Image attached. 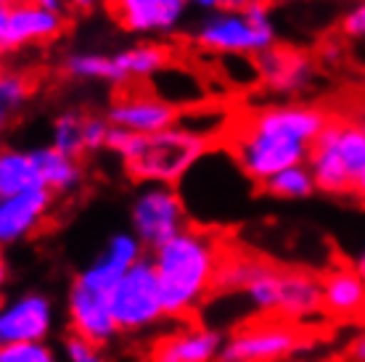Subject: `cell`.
<instances>
[{
	"label": "cell",
	"instance_id": "1",
	"mask_svg": "<svg viewBox=\"0 0 365 362\" xmlns=\"http://www.w3.org/2000/svg\"><path fill=\"white\" fill-rule=\"evenodd\" d=\"M331 114L312 103H275L233 125L228 151L249 180L262 185L281 170L307 164Z\"/></svg>",
	"mask_w": 365,
	"mask_h": 362
},
{
	"label": "cell",
	"instance_id": "2",
	"mask_svg": "<svg viewBox=\"0 0 365 362\" xmlns=\"http://www.w3.org/2000/svg\"><path fill=\"white\" fill-rule=\"evenodd\" d=\"M225 254L228 252L215 230L196 225H188L148 254L167 320H185L207 301Z\"/></svg>",
	"mask_w": 365,
	"mask_h": 362
},
{
	"label": "cell",
	"instance_id": "3",
	"mask_svg": "<svg viewBox=\"0 0 365 362\" xmlns=\"http://www.w3.org/2000/svg\"><path fill=\"white\" fill-rule=\"evenodd\" d=\"M215 289L236 291L255 312L294 326L323 312L320 278L304 270H281L247 254H225Z\"/></svg>",
	"mask_w": 365,
	"mask_h": 362
},
{
	"label": "cell",
	"instance_id": "4",
	"mask_svg": "<svg viewBox=\"0 0 365 362\" xmlns=\"http://www.w3.org/2000/svg\"><path fill=\"white\" fill-rule=\"evenodd\" d=\"M106 151L117 156L130 177L140 185H178L210 151V140L182 125L154 135H135L111 127Z\"/></svg>",
	"mask_w": 365,
	"mask_h": 362
},
{
	"label": "cell",
	"instance_id": "5",
	"mask_svg": "<svg viewBox=\"0 0 365 362\" xmlns=\"http://www.w3.org/2000/svg\"><path fill=\"white\" fill-rule=\"evenodd\" d=\"M193 40L204 51L217 56H249L257 58L275 48V24L267 0H255L241 9L210 11L196 24Z\"/></svg>",
	"mask_w": 365,
	"mask_h": 362
},
{
	"label": "cell",
	"instance_id": "6",
	"mask_svg": "<svg viewBox=\"0 0 365 362\" xmlns=\"http://www.w3.org/2000/svg\"><path fill=\"white\" fill-rule=\"evenodd\" d=\"M315 188L331 196L352 193L365 167V125L360 119H336L323 127L307 156Z\"/></svg>",
	"mask_w": 365,
	"mask_h": 362
},
{
	"label": "cell",
	"instance_id": "7",
	"mask_svg": "<svg viewBox=\"0 0 365 362\" xmlns=\"http://www.w3.org/2000/svg\"><path fill=\"white\" fill-rule=\"evenodd\" d=\"M170 63V51L159 43H140L122 51H74L64 58V74L77 82H128L154 80Z\"/></svg>",
	"mask_w": 365,
	"mask_h": 362
},
{
	"label": "cell",
	"instance_id": "8",
	"mask_svg": "<svg viewBox=\"0 0 365 362\" xmlns=\"http://www.w3.org/2000/svg\"><path fill=\"white\" fill-rule=\"evenodd\" d=\"M111 315L119 333H143L167 320L159 281L148 257L130 267L111 291Z\"/></svg>",
	"mask_w": 365,
	"mask_h": 362
},
{
	"label": "cell",
	"instance_id": "9",
	"mask_svg": "<svg viewBox=\"0 0 365 362\" xmlns=\"http://www.w3.org/2000/svg\"><path fill=\"white\" fill-rule=\"evenodd\" d=\"M191 225V212L175 185H143L130 204V233L154 252Z\"/></svg>",
	"mask_w": 365,
	"mask_h": 362
},
{
	"label": "cell",
	"instance_id": "10",
	"mask_svg": "<svg viewBox=\"0 0 365 362\" xmlns=\"http://www.w3.org/2000/svg\"><path fill=\"white\" fill-rule=\"evenodd\" d=\"M304 346L299 326L286 320H257L238 328L222 341L217 362H283Z\"/></svg>",
	"mask_w": 365,
	"mask_h": 362
},
{
	"label": "cell",
	"instance_id": "11",
	"mask_svg": "<svg viewBox=\"0 0 365 362\" xmlns=\"http://www.w3.org/2000/svg\"><path fill=\"white\" fill-rule=\"evenodd\" d=\"M114 24L138 37H167L188 14V0H103Z\"/></svg>",
	"mask_w": 365,
	"mask_h": 362
},
{
	"label": "cell",
	"instance_id": "12",
	"mask_svg": "<svg viewBox=\"0 0 365 362\" xmlns=\"http://www.w3.org/2000/svg\"><path fill=\"white\" fill-rule=\"evenodd\" d=\"M56 326L53 301L46 294H24L0 304V344L48 341Z\"/></svg>",
	"mask_w": 365,
	"mask_h": 362
},
{
	"label": "cell",
	"instance_id": "13",
	"mask_svg": "<svg viewBox=\"0 0 365 362\" xmlns=\"http://www.w3.org/2000/svg\"><path fill=\"white\" fill-rule=\"evenodd\" d=\"M143 257H146V246L140 244L130 230H119V233L109 236L103 249L96 254V259L77 272L74 283L111 296V291L117 289V283L125 278V272L130 267H135Z\"/></svg>",
	"mask_w": 365,
	"mask_h": 362
},
{
	"label": "cell",
	"instance_id": "14",
	"mask_svg": "<svg viewBox=\"0 0 365 362\" xmlns=\"http://www.w3.org/2000/svg\"><path fill=\"white\" fill-rule=\"evenodd\" d=\"M111 127L125 130V133H135V135H154L162 130L178 125V109L173 103L162 100L156 93L151 90H133L122 93L119 98H114V103L106 111Z\"/></svg>",
	"mask_w": 365,
	"mask_h": 362
},
{
	"label": "cell",
	"instance_id": "15",
	"mask_svg": "<svg viewBox=\"0 0 365 362\" xmlns=\"http://www.w3.org/2000/svg\"><path fill=\"white\" fill-rule=\"evenodd\" d=\"M66 320H69V331L91 344L109 346L119 336V328L111 315L109 294H98L74 281L66 296Z\"/></svg>",
	"mask_w": 365,
	"mask_h": 362
},
{
	"label": "cell",
	"instance_id": "16",
	"mask_svg": "<svg viewBox=\"0 0 365 362\" xmlns=\"http://www.w3.org/2000/svg\"><path fill=\"white\" fill-rule=\"evenodd\" d=\"M53 207V193L46 188L27 190L19 196L0 199V249L24 244L46 225Z\"/></svg>",
	"mask_w": 365,
	"mask_h": 362
},
{
	"label": "cell",
	"instance_id": "17",
	"mask_svg": "<svg viewBox=\"0 0 365 362\" xmlns=\"http://www.w3.org/2000/svg\"><path fill=\"white\" fill-rule=\"evenodd\" d=\"M66 16L24 0L9 9V32H6V53L24 48L48 46L64 35Z\"/></svg>",
	"mask_w": 365,
	"mask_h": 362
},
{
	"label": "cell",
	"instance_id": "18",
	"mask_svg": "<svg viewBox=\"0 0 365 362\" xmlns=\"http://www.w3.org/2000/svg\"><path fill=\"white\" fill-rule=\"evenodd\" d=\"M222 341L210 326H182L156 341L151 362H217Z\"/></svg>",
	"mask_w": 365,
	"mask_h": 362
},
{
	"label": "cell",
	"instance_id": "19",
	"mask_svg": "<svg viewBox=\"0 0 365 362\" xmlns=\"http://www.w3.org/2000/svg\"><path fill=\"white\" fill-rule=\"evenodd\" d=\"M257 69H259V82H265L278 95L302 93L304 88H310L315 77V66L307 56L278 46L257 56Z\"/></svg>",
	"mask_w": 365,
	"mask_h": 362
},
{
	"label": "cell",
	"instance_id": "20",
	"mask_svg": "<svg viewBox=\"0 0 365 362\" xmlns=\"http://www.w3.org/2000/svg\"><path fill=\"white\" fill-rule=\"evenodd\" d=\"M320 307L334 320H357L365 307V278L355 264L331 267L320 278Z\"/></svg>",
	"mask_w": 365,
	"mask_h": 362
},
{
	"label": "cell",
	"instance_id": "21",
	"mask_svg": "<svg viewBox=\"0 0 365 362\" xmlns=\"http://www.w3.org/2000/svg\"><path fill=\"white\" fill-rule=\"evenodd\" d=\"M32 154H35V164L37 172H40V180H43V188L51 190L53 196L69 193V190L80 185V180H83L80 159H72V156L56 151L53 145L32 148Z\"/></svg>",
	"mask_w": 365,
	"mask_h": 362
},
{
	"label": "cell",
	"instance_id": "22",
	"mask_svg": "<svg viewBox=\"0 0 365 362\" xmlns=\"http://www.w3.org/2000/svg\"><path fill=\"white\" fill-rule=\"evenodd\" d=\"M40 188L43 180L37 172L35 154L19 148H0V199Z\"/></svg>",
	"mask_w": 365,
	"mask_h": 362
},
{
	"label": "cell",
	"instance_id": "23",
	"mask_svg": "<svg viewBox=\"0 0 365 362\" xmlns=\"http://www.w3.org/2000/svg\"><path fill=\"white\" fill-rule=\"evenodd\" d=\"M35 85L24 72L0 66V135L16 125L24 114Z\"/></svg>",
	"mask_w": 365,
	"mask_h": 362
},
{
	"label": "cell",
	"instance_id": "24",
	"mask_svg": "<svg viewBox=\"0 0 365 362\" xmlns=\"http://www.w3.org/2000/svg\"><path fill=\"white\" fill-rule=\"evenodd\" d=\"M85 122H88V111H61L53 119L51 127V143L56 151L72 156V159H83L88 154V143H85Z\"/></svg>",
	"mask_w": 365,
	"mask_h": 362
},
{
	"label": "cell",
	"instance_id": "25",
	"mask_svg": "<svg viewBox=\"0 0 365 362\" xmlns=\"http://www.w3.org/2000/svg\"><path fill=\"white\" fill-rule=\"evenodd\" d=\"M262 190H265L267 196H275V199L299 201V199L312 196L318 188H315L310 167H307V164H297V167L281 170V172L273 175L270 180L262 182Z\"/></svg>",
	"mask_w": 365,
	"mask_h": 362
},
{
	"label": "cell",
	"instance_id": "26",
	"mask_svg": "<svg viewBox=\"0 0 365 362\" xmlns=\"http://www.w3.org/2000/svg\"><path fill=\"white\" fill-rule=\"evenodd\" d=\"M0 362H61V357L48 341H27L0 344Z\"/></svg>",
	"mask_w": 365,
	"mask_h": 362
},
{
	"label": "cell",
	"instance_id": "27",
	"mask_svg": "<svg viewBox=\"0 0 365 362\" xmlns=\"http://www.w3.org/2000/svg\"><path fill=\"white\" fill-rule=\"evenodd\" d=\"M61 362H109V357L103 354V346L69 333L61 344Z\"/></svg>",
	"mask_w": 365,
	"mask_h": 362
},
{
	"label": "cell",
	"instance_id": "28",
	"mask_svg": "<svg viewBox=\"0 0 365 362\" xmlns=\"http://www.w3.org/2000/svg\"><path fill=\"white\" fill-rule=\"evenodd\" d=\"M111 135V125L106 114H88V122H85V143H88V154L93 151H103L109 145Z\"/></svg>",
	"mask_w": 365,
	"mask_h": 362
},
{
	"label": "cell",
	"instance_id": "29",
	"mask_svg": "<svg viewBox=\"0 0 365 362\" xmlns=\"http://www.w3.org/2000/svg\"><path fill=\"white\" fill-rule=\"evenodd\" d=\"M341 35L347 40H355V43H365V0L355 3L341 16Z\"/></svg>",
	"mask_w": 365,
	"mask_h": 362
},
{
	"label": "cell",
	"instance_id": "30",
	"mask_svg": "<svg viewBox=\"0 0 365 362\" xmlns=\"http://www.w3.org/2000/svg\"><path fill=\"white\" fill-rule=\"evenodd\" d=\"M188 6L201 11H220V9H241L238 0H188Z\"/></svg>",
	"mask_w": 365,
	"mask_h": 362
},
{
	"label": "cell",
	"instance_id": "31",
	"mask_svg": "<svg viewBox=\"0 0 365 362\" xmlns=\"http://www.w3.org/2000/svg\"><path fill=\"white\" fill-rule=\"evenodd\" d=\"M347 357H349V362H365V328L349 341Z\"/></svg>",
	"mask_w": 365,
	"mask_h": 362
},
{
	"label": "cell",
	"instance_id": "32",
	"mask_svg": "<svg viewBox=\"0 0 365 362\" xmlns=\"http://www.w3.org/2000/svg\"><path fill=\"white\" fill-rule=\"evenodd\" d=\"M64 6V14H85L98 6V0H61Z\"/></svg>",
	"mask_w": 365,
	"mask_h": 362
},
{
	"label": "cell",
	"instance_id": "33",
	"mask_svg": "<svg viewBox=\"0 0 365 362\" xmlns=\"http://www.w3.org/2000/svg\"><path fill=\"white\" fill-rule=\"evenodd\" d=\"M6 32H9V9L0 6V56L6 53Z\"/></svg>",
	"mask_w": 365,
	"mask_h": 362
},
{
	"label": "cell",
	"instance_id": "34",
	"mask_svg": "<svg viewBox=\"0 0 365 362\" xmlns=\"http://www.w3.org/2000/svg\"><path fill=\"white\" fill-rule=\"evenodd\" d=\"M352 196H355L357 201H363V204H365V167H363V172L357 175L355 185H352Z\"/></svg>",
	"mask_w": 365,
	"mask_h": 362
},
{
	"label": "cell",
	"instance_id": "35",
	"mask_svg": "<svg viewBox=\"0 0 365 362\" xmlns=\"http://www.w3.org/2000/svg\"><path fill=\"white\" fill-rule=\"evenodd\" d=\"M6 283H9V264H6V254L0 249V296L6 291Z\"/></svg>",
	"mask_w": 365,
	"mask_h": 362
},
{
	"label": "cell",
	"instance_id": "36",
	"mask_svg": "<svg viewBox=\"0 0 365 362\" xmlns=\"http://www.w3.org/2000/svg\"><path fill=\"white\" fill-rule=\"evenodd\" d=\"M355 270L360 272V275H363V278H365V252L360 254V257H357V262H355Z\"/></svg>",
	"mask_w": 365,
	"mask_h": 362
},
{
	"label": "cell",
	"instance_id": "37",
	"mask_svg": "<svg viewBox=\"0 0 365 362\" xmlns=\"http://www.w3.org/2000/svg\"><path fill=\"white\" fill-rule=\"evenodd\" d=\"M19 3H24V0H0V6H6V9H11V6H19Z\"/></svg>",
	"mask_w": 365,
	"mask_h": 362
},
{
	"label": "cell",
	"instance_id": "38",
	"mask_svg": "<svg viewBox=\"0 0 365 362\" xmlns=\"http://www.w3.org/2000/svg\"><path fill=\"white\" fill-rule=\"evenodd\" d=\"M360 323H363V328H365V307H363V312H360V317H357Z\"/></svg>",
	"mask_w": 365,
	"mask_h": 362
},
{
	"label": "cell",
	"instance_id": "39",
	"mask_svg": "<svg viewBox=\"0 0 365 362\" xmlns=\"http://www.w3.org/2000/svg\"><path fill=\"white\" fill-rule=\"evenodd\" d=\"M247 3H255V0H238V6H247Z\"/></svg>",
	"mask_w": 365,
	"mask_h": 362
},
{
	"label": "cell",
	"instance_id": "40",
	"mask_svg": "<svg viewBox=\"0 0 365 362\" xmlns=\"http://www.w3.org/2000/svg\"><path fill=\"white\" fill-rule=\"evenodd\" d=\"M360 122H363V125H365V114H363V119H360Z\"/></svg>",
	"mask_w": 365,
	"mask_h": 362
}]
</instances>
